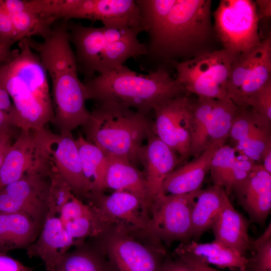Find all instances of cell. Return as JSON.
<instances>
[{
  "instance_id": "obj_1",
  "label": "cell",
  "mask_w": 271,
  "mask_h": 271,
  "mask_svg": "<svg viewBox=\"0 0 271 271\" xmlns=\"http://www.w3.org/2000/svg\"><path fill=\"white\" fill-rule=\"evenodd\" d=\"M20 53L0 66V79L15 110V125L21 130L39 131L54 117L47 72L26 39L19 42Z\"/></svg>"
},
{
  "instance_id": "obj_2",
  "label": "cell",
  "mask_w": 271,
  "mask_h": 271,
  "mask_svg": "<svg viewBox=\"0 0 271 271\" xmlns=\"http://www.w3.org/2000/svg\"><path fill=\"white\" fill-rule=\"evenodd\" d=\"M147 72L141 74L123 65L82 82L88 99L115 101L147 115L156 106L189 93L165 67Z\"/></svg>"
},
{
  "instance_id": "obj_3",
  "label": "cell",
  "mask_w": 271,
  "mask_h": 271,
  "mask_svg": "<svg viewBox=\"0 0 271 271\" xmlns=\"http://www.w3.org/2000/svg\"><path fill=\"white\" fill-rule=\"evenodd\" d=\"M210 0H176L166 19L148 34L146 54L140 67L158 61H172L189 55L209 40L213 28Z\"/></svg>"
},
{
  "instance_id": "obj_4",
  "label": "cell",
  "mask_w": 271,
  "mask_h": 271,
  "mask_svg": "<svg viewBox=\"0 0 271 271\" xmlns=\"http://www.w3.org/2000/svg\"><path fill=\"white\" fill-rule=\"evenodd\" d=\"M82 127L86 139L106 155L125 158L137 166L152 124L148 115L107 100L95 102Z\"/></svg>"
},
{
  "instance_id": "obj_5",
  "label": "cell",
  "mask_w": 271,
  "mask_h": 271,
  "mask_svg": "<svg viewBox=\"0 0 271 271\" xmlns=\"http://www.w3.org/2000/svg\"><path fill=\"white\" fill-rule=\"evenodd\" d=\"M141 32L130 28L82 26L75 41L77 58L85 76L103 74L124 65L129 58L147 53L146 43L138 36Z\"/></svg>"
},
{
  "instance_id": "obj_6",
  "label": "cell",
  "mask_w": 271,
  "mask_h": 271,
  "mask_svg": "<svg viewBox=\"0 0 271 271\" xmlns=\"http://www.w3.org/2000/svg\"><path fill=\"white\" fill-rule=\"evenodd\" d=\"M18 181L0 189V214L23 213L43 226L49 210L53 162L46 152Z\"/></svg>"
},
{
  "instance_id": "obj_7",
  "label": "cell",
  "mask_w": 271,
  "mask_h": 271,
  "mask_svg": "<svg viewBox=\"0 0 271 271\" xmlns=\"http://www.w3.org/2000/svg\"><path fill=\"white\" fill-rule=\"evenodd\" d=\"M237 56L226 49L205 51L176 64V81L199 97L221 99L228 97L230 69Z\"/></svg>"
},
{
  "instance_id": "obj_8",
  "label": "cell",
  "mask_w": 271,
  "mask_h": 271,
  "mask_svg": "<svg viewBox=\"0 0 271 271\" xmlns=\"http://www.w3.org/2000/svg\"><path fill=\"white\" fill-rule=\"evenodd\" d=\"M127 229L108 228L96 239V245L105 255L113 271H160L166 257L161 241L152 245L135 239Z\"/></svg>"
},
{
  "instance_id": "obj_9",
  "label": "cell",
  "mask_w": 271,
  "mask_h": 271,
  "mask_svg": "<svg viewBox=\"0 0 271 271\" xmlns=\"http://www.w3.org/2000/svg\"><path fill=\"white\" fill-rule=\"evenodd\" d=\"M213 16L214 28L223 49L238 56L261 43L258 32L259 20L254 2L221 0Z\"/></svg>"
},
{
  "instance_id": "obj_10",
  "label": "cell",
  "mask_w": 271,
  "mask_h": 271,
  "mask_svg": "<svg viewBox=\"0 0 271 271\" xmlns=\"http://www.w3.org/2000/svg\"><path fill=\"white\" fill-rule=\"evenodd\" d=\"M195 192L163 194L158 198L150 210L147 233L168 244L190 240L192 237L191 209Z\"/></svg>"
},
{
  "instance_id": "obj_11",
  "label": "cell",
  "mask_w": 271,
  "mask_h": 271,
  "mask_svg": "<svg viewBox=\"0 0 271 271\" xmlns=\"http://www.w3.org/2000/svg\"><path fill=\"white\" fill-rule=\"evenodd\" d=\"M87 200L99 221L109 227L111 224L128 230L146 232L150 219L146 204L126 191L110 195L89 194Z\"/></svg>"
},
{
  "instance_id": "obj_12",
  "label": "cell",
  "mask_w": 271,
  "mask_h": 271,
  "mask_svg": "<svg viewBox=\"0 0 271 271\" xmlns=\"http://www.w3.org/2000/svg\"><path fill=\"white\" fill-rule=\"evenodd\" d=\"M188 94L176 97L153 109V132L179 155L181 163L190 157L189 122L192 100Z\"/></svg>"
},
{
  "instance_id": "obj_13",
  "label": "cell",
  "mask_w": 271,
  "mask_h": 271,
  "mask_svg": "<svg viewBox=\"0 0 271 271\" xmlns=\"http://www.w3.org/2000/svg\"><path fill=\"white\" fill-rule=\"evenodd\" d=\"M39 141L58 172L78 198L87 200L90 190L83 175L78 150L72 133L62 135L44 127L37 131Z\"/></svg>"
},
{
  "instance_id": "obj_14",
  "label": "cell",
  "mask_w": 271,
  "mask_h": 271,
  "mask_svg": "<svg viewBox=\"0 0 271 271\" xmlns=\"http://www.w3.org/2000/svg\"><path fill=\"white\" fill-rule=\"evenodd\" d=\"M71 19L100 21L106 27L145 31L135 0H77L65 20Z\"/></svg>"
},
{
  "instance_id": "obj_15",
  "label": "cell",
  "mask_w": 271,
  "mask_h": 271,
  "mask_svg": "<svg viewBox=\"0 0 271 271\" xmlns=\"http://www.w3.org/2000/svg\"><path fill=\"white\" fill-rule=\"evenodd\" d=\"M180 163L177 153L160 140L152 128L140 158V164L144 168L149 212L154 202L164 194L162 190L164 180Z\"/></svg>"
},
{
  "instance_id": "obj_16",
  "label": "cell",
  "mask_w": 271,
  "mask_h": 271,
  "mask_svg": "<svg viewBox=\"0 0 271 271\" xmlns=\"http://www.w3.org/2000/svg\"><path fill=\"white\" fill-rule=\"evenodd\" d=\"M270 124L249 106L239 107L229 137L235 142L236 150L261 164L263 153L271 145Z\"/></svg>"
},
{
  "instance_id": "obj_17",
  "label": "cell",
  "mask_w": 271,
  "mask_h": 271,
  "mask_svg": "<svg viewBox=\"0 0 271 271\" xmlns=\"http://www.w3.org/2000/svg\"><path fill=\"white\" fill-rule=\"evenodd\" d=\"M249 217L250 222L263 225L271 210V174L256 164L247 177L231 191Z\"/></svg>"
},
{
  "instance_id": "obj_18",
  "label": "cell",
  "mask_w": 271,
  "mask_h": 271,
  "mask_svg": "<svg viewBox=\"0 0 271 271\" xmlns=\"http://www.w3.org/2000/svg\"><path fill=\"white\" fill-rule=\"evenodd\" d=\"M81 241H75L66 231L56 215H47L36 240L26 250L29 258L38 257L47 271H52L69 249Z\"/></svg>"
},
{
  "instance_id": "obj_19",
  "label": "cell",
  "mask_w": 271,
  "mask_h": 271,
  "mask_svg": "<svg viewBox=\"0 0 271 271\" xmlns=\"http://www.w3.org/2000/svg\"><path fill=\"white\" fill-rule=\"evenodd\" d=\"M37 131L20 130L0 169V189L21 178L42 156Z\"/></svg>"
},
{
  "instance_id": "obj_20",
  "label": "cell",
  "mask_w": 271,
  "mask_h": 271,
  "mask_svg": "<svg viewBox=\"0 0 271 271\" xmlns=\"http://www.w3.org/2000/svg\"><path fill=\"white\" fill-rule=\"evenodd\" d=\"M225 142H213L199 156L173 171L164 180V194L181 195L201 189L206 175L210 171L211 162L216 150Z\"/></svg>"
},
{
  "instance_id": "obj_21",
  "label": "cell",
  "mask_w": 271,
  "mask_h": 271,
  "mask_svg": "<svg viewBox=\"0 0 271 271\" xmlns=\"http://www.w3.org/2000/svg\"><path fill=\"white\" fill-rule=\"evenodd\" d=\"M228 196L211 229L214 240L246 256L251 242L248 235L250 222L234 207Z\"/></svg>"
},
{
  "instance_id": "obj_22",
  "label": "cell",
  "mask_w": 271,
  "mask_h": 271,
  "mask_svg": "<svg viewBox=\"0 0 271 271\" xmlns=\"http://www.w3.org/2000/svg\"><path fill=\"white\" fill-rule=\"evenodd\" d=\"M173 254L188 256L209 265L240 271H245L247 263L246 256L215 240L208 243L190 240L181 242Z\"/></svg>"
},
{
  "instance_id": "obj_23",
  "label": "cell",
  "mask_w": 271,
  "mask_h": 271,
  "mask_svg": "<svg viewBox=\"0 0 271 271\" xmlns=\"http://www.w3.org/2000/svg\"><path fill=\"white\" fill-rule=\"evenodd\" d=\"M106 156L105 189L130 193L140 198L148 207L146 184L143 171H140L125 158Z\"/></svg>"
},
{
  "instance_id": "obj_24",
  "label": "cell",
  "mask_w": 271,
  "mask_h": 271,
  "mask_svg": "<svg viewBox=\"0 0 271 271\" xmlns=\"http://www.w3.org/2000/svg\"><path fill=\"white\" fill-rule=\"evenodd\" d=\"M42 228L25 213L0 214V252L26 249L36 240Z\"/></svg>"
},
{
  "instance_id": "obj_25",
  "label": "cell",
  "mask_w": 271,
  "mask_h": 271,
  "mask_svg": "<svg viewBox=\"0 0 271 271\" xmlns=\"http://www.w3.org/2000/svg\"><path fill=\"white\" fill-rule=\"evenodd\" d=\"M227 196L223 187L216 185L195 191L191 209L192 237L198 240L211 228Z\"/></svg>"
},
{
  "instance_id": "obj_26",
  "label": "cell",
  "mask_w": 271,
  "mask_h": 271,
  "mask_svg": "<svg viewBox=\"0 0 271 271\" xmlns=\"http://www.w3.org/2000/svg\"><path fill=\"white\" fill-rule=\"evenodd\" d=\"M84 177L90 194L103 193L106 156L98 147L90 143L81 133L75 139Z\"/></svg>"
},
{
  "instance_id": "obj_27",
  "label": "cell",
  "mask_w": 271,
  "mask_h": 271,
  "mask_svg": "<svg viewBox=\"0 0 271 271\" xmlns=\"http://www.w3.org/2000/svg\"><path fill=\"white\" fill-rule=\"evenodd\" d=\"M271 80V37L261 40L248 75L233 100L240 107L245 106L248 99Z\"/></svg>"
},
{
  "instance_id": "obj_28",
  "label": "cell",
  "mask_w": 271,
  "mask_h": 271,
  "mask_svg": "<svg viewBox=\"0 0 271 271\" xmlns=\"http://www.w3.org/2000/svg\"><path fill=\"white\" fill-rule=\"evenodd\" d=\"M52 271H113L104 253L95 244L80 241Z\"/></svg>"
},
{
  "instance_id": "obj_29",
  "label": "cell",
  "mask_w": 271,
  "mask_h": 271,
  "mask_svg": "<svg viewBox=\"0 0 271 271\" xmlns=\"http://www.w3.org/2000/svg\"><path fill=\"white\" fill-rule=\"evenodd\" d=\"M215 99L199 97L195 101H191L189 122L190 135V156L197 157L210 146L208 130L210 115Z\"/></svg>"
},
{
  "instance_id": "obj_30",
  "label": "cell",
  "mask_w": 271,
  "mask_h": 271,
  "mask_svg": "<svg viewBox=\"0 0 271 271\" xmlns=\"http://www.w3.org/2000/svg\"><path fill=\"white\" fill-rule=\"evenodd\" d=\"M239 106L229 97L215 100L209 123L208 138L210 146L213 142L225 143Z\"/></svg>"
},
{
  "instance_id": "obj_31",
  "label": "cell",
  "mask_w": 271,
  "mask_h": 271,
  "mask_svg": "<svg viewBox=\"0 0 271 271\" xmlns=\"http://www.w3.org/2000/svg\"><path fill=\"white\" fill-rule=\"evenodd\" d=\"M10 15L17 42L33 36L46 38L51 33L53 25L55 22L52 19L44 18L27 9Z\"/></svg>"
},
{
  "instance_id": "obj_32",
  "label": "cell",
  "mask_w": 271,
  "mask_h": 271,
  "mask_svg": "<svg viewBox=\"0 0 271 271\" xmlns=\"http://www.w3.org/2000/svg\"><path fill=\"white\" fill-rule=\"evenodd\" d=\"M235 155V148L224 144L216 150L210 164L209 171L214 185L223 187L228 196L230 194V180Z\"/></svg>"
},
{
  "instance_id": "obj_33",
  "label": "cell",
  "mask_w": 271,
  "mask_h": 271,
  "mask_svg": "<svg viewBox=\"0 0 271 271\" xmlns=\"http://www.w3.org/2000/svg\"><path fill=\"white\" fill-rule=\"evenodd\" d=\"M176 0H136L140 11L145 32L156 30L166 19Z\"/></svg>"
},
{
  "instance_id": "obj_34",
  "label": "cell",
  "mask_w": 271,
  "mask_h": 271,
  "mask_svg": "<svg viewBox=\"0 0 271 271\" xmlns=\"http://www.w3.org/2000/svg\"><path fill=\"white\" fill-rule=\"evenodd\" d=\"M245 271H271V224L262 234L251 241Z\"/></svg>"
},
{
  "instance_id": "obj_35",
  "label": "cell",
  "mask_w": 271,
  "mask_h": 271,
  "mask_svg": "<svg viewBox=\"0 0 271 271\" xmlns=\"http://www.w3.org/2000/svg\"><path fill=\"white\" fill-rule=\"evenodd\" d=\"M258 46L237 56L231 66L226 90L228 97L232 101L248 75L255 60Z\"/></svg>"
},
{
  "instance_id": "obj_36",
  "label": "cell",
  "mask_w": 271,
  "mask_h": 271,
  "mask_svg": "<svg viewBox=\"0 0 271 271\" xmlns=\"http://www.w3.org/2000/svg\"><path fill=\"white\" fill-rule=\"evenodd\" d=\"M74 195L53 163L48 215H59L63 206Z\"/></svg>"
},
{
  "instance_id": "obj_37",
  "label": "cell",
  "mask_w": 271,
  "mask_h": 271,
  "mask_svg": "<svg viewBox=\"0 0 271 271\" xmlns=\"http://www.w3.org/2000/svg\"><path fill=\"white\" fill-rule=\"evenodd\" d=\"M245 106L271 121V80L248 99Z\"/></svg>"
},
{
  "instance_id": "obj_38",
  "label": "cell",
  "mask_w": 271,
  "mask_h": 271,
  "mask_svg": "<svg viewBox=\"0 0 271 271\" xmlns=\"http://www.w3.org/2000/svg\"><path fill=\"white\" fill-rule=\"evenodd\" d=\"M93 214L94 210L89 204L84 203L74 195L63 206L58 217L64 225L79 217Z\"/></svg>"
},
{
  "instance_id": "obj_39",
  "label": "cell",
  "mask_w": 271,
  "mask_h": 271,
  "mask_svg": "<svg viewBox=\"0 0 271 271\" xmlns=\"http://www.w3.org/2000/svg\"><path fill=\"white\" fill-rule=\"evenodd\" d=\"M238 152L239 153L237 155L236 153L230 176V193L232 188L245 180L257 164L244 154Z\"/></svg>"
},
{
  "instance_id": "obj_40",
  "label": "cell",
  "mask_w": 271,
  "mask_h": 271,
  "mask_svg": "<svg viewBox=\"0 0 271 271\" xmlns=\"http://www.w3.org/2000/svg\"><path fill=\"white\" fill-rule=\"evenodd\" d=\"M17 42L11 17L4 6L3 0H0V45L12 47Z\"/></svg>"
},
{
  "instance_id": "obj_41",
  "label": "cell",
  "mask_w": 271,
  "mask_h": 271,
  "mask_svg": "<svg viewBox=\"0 0 271 271\" xmlns=\"http://www.w3.org/2000/svg\"><path fill=\"white\" fill-rule=\"evenodd\" d=\"M20 131V129L14 126L0 129V169L8 151Z\"/></svg>"
},
{
  "instance_id": "obj_42",
  "label": "cell",
  "mask_w": 271,
  "mask_h": 271,
  "mask_svg": "<svg viewBox=\"0 0 271 271\" xmlns=\"http://www.w3.org/2000/svg\"><path fill=\"white\" fill-rule=\"evenodd\" d=\"M0 271H33L17 259L0 252Z\"/></svg>"
},
{
  "instance_id": "obj_43",
  "label": "cell",
  "mask_w": 271,
  "mask_h": 271,
  "mask_svg": "<svg viewBox=\"0 0 271 271\" xmlns=\"http://www.w3.org/2000/svg\"><path fill=\"white\" fill-rule=\"evenodd\" d=\"M160 271H195L186 262L174 256V258L165 257Z\"/></svg>"
},
{
  "instance_id": "obj_44",
  "label": "cell",
  "mask_w": 271,
  "mask_h": 271,
  "mask_svg": "<svg viewBox=\"0 0 271 271\" xmlns=\"http://www.w3.org/2000/svg\"><path fill=\"white\" fill-rule=\"evenodd\" d=\"M190 265L195 271H220L216 269L209 265L203 263L191 257L184 255H174Z\"/></svg>"
},
{
  "instance_id": "obj_45",
  "label": "cell",
  "mask_w": 271,
  "mask_h": 271,
  "mask_svg": "<svg viewBox=\"0 0 271 271\" xmlns=\"http://www.w3.org/2000/svg\"><path fill=\"white\" fill-rule=\"evenodd\" d=\"M12 47L0 45V63H9L19 54V49L12 50Z\"/></svg>"
},
{
  "instance_id": "obj_46",
  "label": "cell",
  "mask_w": 271,
  "mask_h": 271,
  "mask_svg": "<svg viewBox=\"0 0 271 271\" xmlns=\"http://www.w3.org/2000/svg\"><path fill=\"white\" fill-rule=\"evenodd\" d=\"M255 4L258 6L257 16L258 20L271 16V1L270 0H257Z\"/></svg>"
},
{
  "instance_id": "obj_47",
  "label": "cell",
  "mask_w": 271,
  "mask_h": 271,
  "mask_svg": "<svg viewBox=\"0 0 271 271\" xmlns=\"http://www.w3.org/2000/svg\"><path fill=\"white\" fill-rule=\"evenodd\" d=\"M261 164L263 169L271 174V145L267 147L261 158Z\"/></svg>"
},
{
  "instance_id": "obj_48",
  "label": "cell",
  "mask_w": 271,
  "mask_h": 271,
  "mask_svg": "<svg viewBox=\"0 0 271 271\" xmlns=\"http://www.w3.org/2000/svg\"><path fill=\"white\" fill-rule=\"evenodd\" d=\"M10 126H15L11 115L0 110V129Z\"/></svg>"
}]
</instances>
